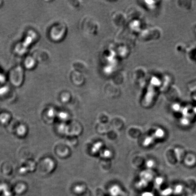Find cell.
<instances>
[{"mask_svg": "<svg viewBox=\"0 0 196 196\" xmlns=\"http://www.w3.org/2000/svg\"><path fill=\"white\" fill-rule=\"evenodd\" d=\"M145 196H152V195L150 193H146L145 194Z\"/></svg>", "mask_w": 196, "mask_h": 196, "instance_id": "6da1fadb", "label": "cell"}]
</instances>
